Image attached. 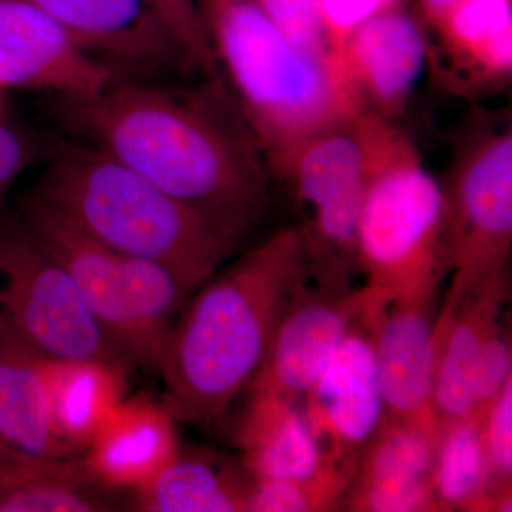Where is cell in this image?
<instances>
[{"label": "cell", "mask_w": 512, "mask_h": 512, "mask_svg": "<svg viewBox=\"0 0 512 512\" xmlns=\"http://www.w3.org/2000/svg\"><path fill=\"white\" fill-rule=\"evenodd\" d=\"M72 140L100 148L244 244L271 201V173L225 79L124 82L47 96Z\"/></svg>", "instance_id": "obj_1"}, {"label": "cell", "mask_w": 512, "mask_h": 512, "mask_svg": "<svg viewBox=\"0 0 512 512\" xmlns=\"http://www.w3.org/2000/svg\"><path fill=\"white\" fill-rule=\"evenodd\" d=\"M308 262L295 225L242 252L183 306L161 359L168 412L211 423L248 387L282 316L303 286Z\"/></svg>", "instance_id": "obj_2"}, {"label": "cell", "mask_w": 512, "mask_h": 512, "mask_svg": "<svg viewBox=\"0 0 512 512\" xmlns=\"http://www.w3.org/2000/svg\"><path fill=\"white\" fill-rule=\"evenodd\" d=\"M43 164L30 200L114 251L164 266L191 292L242 245L100 148L56 138Z\"/></svg>", "instance_id": "obj_3"}, {"label": "cell", "mask_w": 512, "mask_h": 512, "mask_svg": "<svg viewBox=\"0 0 512 512\" xmlns=\"http://www.w3.org/2000/svg\"><path fill=\"white\" fill-rule=\"evenodd\" d=\"M201 12L269 171L303 141L360 114L332 57L293 46L254 0H220Z\"/></svg>", "instance_id": "obj_4"}, {"label": "cell", "mask_w": 512, "mask_h": 512, "mask_svg": "<svg viewBox=\"0 0 512 512\" xmlns=\"http://www.w3.org/2000/svg\"><path fill=\"white\" fill-rule=\"evenodd\" d=\"M355 126L367 167L356 237L363 286L377 302L441 289L451 269L441 181L393 121L362 113Z\"/></svg>", "instance_id": "obj_5"}, {"label": "cell", "mask_w": 512, "mask_h": 512, "mask_svg": "<svg viewBox=\"0 0 512 512\" xmlns=\"http://www.w3.org/2000/svg\"><path fill=\"white\" fill-rule=\"evenodd\" d=\"M20 221L73 276L120 355L130 365L160 372L165 343L190 289L164 266L100 244L28 197Z\"/></svg>", "instance_id": "obj_6"}, {"label": "cell", "mask_w": 512, "mask_h": 512, "mask_svg": "<svg viewBox=\"0 0 512 512\" xmlns=\"http://www.w3.org/2000/svg\"><path fill=\"white\" fill-rule=\"evenodd\" d=\"M269 173L291 195L309 281L322 291L355 288L357 225L367 183L355 119L303 141Z\"/></svg>", "instance_id": "obj_7"}, {"label": "cell", "mask_w": 512, "mask_h": 512, "mask_svg": "<svg viewBox=\"0 0 512 512\" xmlns=\"http://www.w3.org/2000/svg\"><path fill=\"white\" fill-rule=\"evenodd\" d=\"M451 282L457 295L510 266L512 249V128L510 119L474 114L456 141L446 178Z\"/></svg>", "instance_id": "obj_8"}, {"label": "cell", "mask_w": 512, "mask_h": 512, "mask_svg": "<svg viewBox=\"0 0 512 512\" xmlns=\"http://www.w3.org/2000/svg\"><path fill=\"white\" fill-rule=\"evenodd\" d=\"M0 318L46 359L128 369L73 276L20 218H0Z\"/></svg>", "instance_id": "obj_9"}, {"label": "cell", "mask_w": 512, "mask_h": 512, "mask_svg": "<svg viewBox=\"0 0 512 512\" xmlns=\"http://www.w3.org/2000/svg\"><path fill=\"white\" fill-rule=\"evenodd\" d=\"M302 406L323 457L352 480L363 448L386 416L369 295Z\"/></svg>", "instance_id": "obj_10"}, {"label": "cell", "mask_w": 512, "mask_h": 512, "mask_svg": "<svg viewBox=\"0 0 512 512\" xmlns=\"http://www.w3.org/2000/svg\"><path fill=\"white\" fill-rule=\"evenodd\" d=\"M56 20L117 83L160 82L195 67L146 0H25Z\"/></svg>", "instance_id": "obj_11"}, {"label": "cell", "mask_w": 512, "mask_h": 512, "mask_svg": "<svg viewBox=\"0 0 512 512\" xmlns=\"http://www.w3.org/2000/svg\"><path fill=\"white\" fill-rule=\"evenodd\" d=\"M429 59L426 25L399 6L360 25L335 64L360 114L394 123L406 110Z\"/></svg>", "instance_id": "obj_12"}, {"label": "cell", "mask_w": 512, "mask_h": 512, "mask_svg": "<svg viewBox=\"0 0 512 512\" xmlns=\"http://www.w3.org/2000/svg\"><path fill=\"white\" fill-rule=\"evenodd\" d=\"M114 83L109 67L43 10L25 0H0V90L77 97Z\"/></svg>", "instance_id": "obj_13"}, {"label": "cell", "mask_w": 512, "mask_h": 512, "mask_svg": "<svg viewBox=\"0 0 512 512\" xmlns=\"http://www.w3.org/2000/svg\"><path fill=\"white\" fill-rule=\"evenodd\" d=\"M365 286L346 292L303 286L282 316L249 392L303 400L346 338L367 299Z\"/></svg>", "instance_id": "obj_14"}, {"label": "cell", "mask_w": 512, "mask_h": 512, "mask_svg": "<svg viewBox=\"0 0 512 512\" xmlns=\"http://www.w3.org/2000/svg\"><path fill=\"white\" fill-rule=\"evenodd\" d=\"M440 291L387 302L369 295L384 406L386 414L397 419L439 421L433 392Z\"/></svg>", "instance_id": "obj_15"}, {"label": "cell", "mask_w": 512, "mask_h": 512, "mask_svg": "<svg viewBox=\"0 0 512 512\" xmlns=\"http://www.w3.org/2000/svg\"><path fill=\"white\" fill-rule=\"evenodd\" d=\"M439 421L386 414L363 448L339 510L355 512L440 511L434 495Z\"/></svg>", "instance_id": "obj_16"}, {"label": "cell", "mask_w": 512, "mask_h": 512, "mask_svg": "<svg viewBox=\"0 0 512 512\" xmlns=\"http://www.w3.org/2000/svg\"><path fill=\"white\" fill-rule=\"evenodd\" d=\"M510 266L484 276L457 295L444 296L437 319L433 409L440 427L478 416L473 369L478 353L497 323L507 315Z\"/></svg>", "instance_id": "obj_17"}, {"label": "cell", "mask_w": 512, "mask_h": 512, "mask_svg": "<svg viewBox=\"0 0 512 512\" xmlns=\"http://www.w3.org/2000/svg\"><path fill=\"white\" fill-rule=\"evenodd\" d=\"M429 66L453 92H498L512 76V0H461L429 23Z\"/></svg>", "instance_id": "obj_18"}, {"label": "cell", "mask_w": 512, "mask_h": 512, "mask_svg": "<svg viewBox=\"0 0 512 512\" xmlns=\"http://www.w3.org/2000/svg\"><path fill=\"white\" fill-rule=\"evenodd\" d=\"M235 440L254 480H338L348 487L352 481L323 457L301 399L251 392Z\"/></svg>", "instance_id": "obj_19"}, {"label": "cell", "mask_w": 512, "mask_h": 512, "mask_svg": "<svg viewBox=\"0 0 512 512\" xmlns=\"http://www.w3.org/2000/svg\"><path fill=\"white\" fill-rule=\"evenodd\" d=\"M180 453L174 416L146 397L123 400L87 448L82 466L104 487L136 488Z\"/></svg>", "instance_id": "obj_20"}, {"label": "cell", "mask_w": 512, "mask_h": 512, "mask_svg": "<svg viewBox=\"0 0 512 512\" xmlns=\"http://www.w3.org/2000/svg\"><path fill=\"white\" fill-rule=\"evenodd\" d=\"M0 440L33 460L62 463L72 453L53 421L45 357L6 325L0 349Z\"/></svg>", "instance_id": "obj_21"}, {"label": "cell", "mask_w": 512, "mask_h": 512, "mask_svg": "<svg viewBox=\"0 0 512 512\" xmlns=\"http://www.w3.org/2000/svg\"><path fill=\"white\" fill-rule=\"evenodd\" d=\"M252 481L244 466L212 454H183L136 488V507L151 512L249 511Z\"/></svg>", "instance_id": "obj_22"}, {"label": "cell", "mask_w": 512, "mask_h": 512, "mask_svg": "<svg viewBox=\"0 0 512 512\" xmlns=\"http://www.w3.org/2000/svg\"><path fill=\"white\" fill-rule=\"evenodd\" d=\"M124 367L103 362H69L45 357L53 421L70 450L89 448L124 400Z\"/></svg>", "instance_id": "obj_23"}, {"label": "cell", "mask_w": 512, "mask_h": 512, "mask_svg": "<svg viewBox=\"0 0 512 512\" xmlns=\"http://www.w3.org/2000/svg\"><path fill=\"white\" fill-rule=\"evenodd\" d=\"M483 417L440 427L434 463V495L440 511H507L494 493L481 433Z\"/></svg>", "instance_id": "obj_24"}, {"label": "cell", "mask_w": 512, "mask_h": 512, "mask_svg": "<svg viewBox=\"0 0 512 512\" xmlns=\"http://www.w3.org/2000/svg\"><path fill=\"white\" fill-rule=\"evenodd\" d=\"M92 483L82 463L60 473L33 478L0 497V512H92L111 510L87 488Z\"/></svg>", "instance_id": "obj_25"}, {"label": "cell", "mask_w": 512, "mask_h": 512, "mask_svg": "<svg viewBox=\"0 0 512 512\" xmlns=\"http://www.w3.org/2000/svg\"><path fill=\"white\" fill-rule=\"evenodd\" d=\"M348 484L338 480H254L251 512H318L339 510Z\"/></svg>", "instance_id": "obj_26"}, {"label": "cell", "mask_w": 512, "mask_h": 512, "mask_svg": "<svg viewBox=\"0 0 512 512\" xmlns=\"http://www.w3.org/2000/svg\"><path fill=\"white\" fill-rule=\"evenodd\" d=\"M146 3L183 46L195 69L201 70L208 79H222L198 0H146Z\"/></svg>", "instance_id": "obj_27"}, {"label": "cell", "mask_w": 512, "mask_h": 512, "mask_svg": "<svg viewBox=\"0 0 512 512\" xmlns=\"http://www.w3.org/2000/svg\"><path fill=\"white\" fill-rule=\"evenodd\" d=\"M481 433L490 464L494 493L507 511H511L512 380L484 413Z\"/></svg>", "instance_id": "obj_28"}, {"label": "cell", "mask_w": 512, "mask_h": 512, "mask_svg": "<svg viewBox=\"0 0 512 512\" xmlns=\"http://www.w3.org/2000/svg\"><path fill=\"white\" fill-rule=\"evenodd\" d=\"M55 140L0 111V202L20 175L45 163Z\"/></svg>", "instance_id": "obj_29"}, {"label": "cell", "mask_w": 512, "mask_h": 512, "mask_svg": "<svg viewBox=\"0 0 512 512\" xmlns=\"http://www.w3.org/2000/svg\"><path fill=\"white\" fill-rule=\"evenodd\" d=\"M511 380V325L510 318L505 315L485 340L474 365L473 394L478 416H484Z\"/></svg>", "instance_id": "obj_30"}, {"label": "cell", "mask_w": 512, "mask_h": 512, "mask_svg": "<svg viewBox=\"0 0 512 512\" xmlns=\"http://www.w3.org/2000/svg\"><path fill=\"white\" fill-rule=\"evenodd\" d=\"M266 18L302 52L330 56L318 0H254ZM332 57V56H330Z\"/></svg>", "instance_id": "obj_31"}, {"label": "cell", "mask_w": 512, "mask_h": 512, "mask_svg": "<svg viewBox=\"0 0 512 512\" xmlns=\"http://www.w3.org/2000/svg\"><path fill=\"white\" fill-rule=\"evenodd\" d=\"M407 0H318L320 22L333 62L360 25L386 10L406 6Z\"/></svg>", "instance_id": "obj_32"}, {"label": "cell", "mask_w": 512, "mask_h": 512, "mask_svg": "<svg viewBox=\"0 0 512 512\" xmlns=\"http://www.w3.org/2000/svg\"><path fill=\"white\" fill-rule=\"evenodd\" d=\"M67 467V463H50L25 456L0 457V497L33 478L60 473Z\"/></svg>", "instance_id": "obj_33"}, {"label": "cell", "mask_w": 512, "mask_h": 512, "mask_svg": "<svg viewBox=\"0 0 512 512\" xmlns=\"http://www.w3.org/2000/svg\"><path fill=\"white\" fill-rule=\"evenodd\" d=\"M416 2L417 8H419V18L427 26L461 0H416Z\"/></svg>", "instance_id": "obj_34"}, {"label": "cell", "mask_w": 512, "mask_h": 512, "mask_svg": "<svg viewBox=\"0 0 512 512\" xmlns=\"http://www.w3.org/2000/svg\"><path fill=\"white\" fill-rule=\"evenodd\" d=\"M22 456V454L16 453L15 450H12L9 446H6L2 440H0V457H16ZM26 457V456H25Z\"/></svg>", "instance_id": "obj_35"}, {"label": "cell", "mask_w": 512, "mask_h": 512, "mask_svg": "<svg viewBox=\"0 0 512 512\" xmlns=\"http://www.w3.org/2000/svg\"><path fill=\"white\" fill-rule=\"evenodd\" d=\"M3 336H5V325H3V320L0 318V349L3 345Z\"/></svg>", "instance_id": "obj_36"}, {"label": "cell", "mask_w": 512, "mask_h": 512, "mask_svg": "<svg viewBox=\"0 0 512 512\" xmlns=\"http://www.w3.org/2000/svg\"><path fill=\"white\" fill-rule=\"evenodd\" d=\"M220 2V0H198V5L200 8H205V6L211 5V3Z\"/></svg>", "instance_id": "obj_37"}]
</instances>
